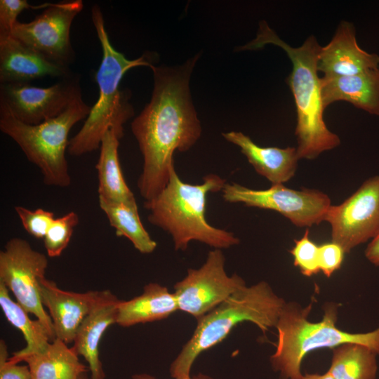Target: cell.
I'll return each mask as SVG.
<instances>
[{"label":"cell","instance_id":"obj_1","mask_svg":"<svg viewBox=\"0 0 379 379\" xmlns=\"http://www.w3.org/2000/svg\"><path fill=\"white\" fill-rule=\"evenodd\" d=\"M197 58L198 55L179 66H151V100L131 123L143 158L137 185L145 201L154 199L168 184L174 167V152L189 150L201 136L189 87Z\"/></svg>","mask_w":379,"mask_h":379},{"label":"cell","instance_id":"obj_2","mask_svg":"<svg viewBox=\"0 0 379 379\" xmlns=\"http://www.w3.org/2000/svg\"><path fill=\"white\" fill-rule=\"evenodd\" d=\"M266 44L282 48L288 56L292 70L286 83L293 93L297 114L295 135L299 159H314L321 153L338 147V135L326 126L322 102L321 82L318 76V57L321 46L313 35L298 47H293L281 39L267 23L262 20L256 37L239 50H257Z\"/></svg>","mask_w":379,"mask_h":379},{"label":"cell","instance_id":"obj_3","mask_svg":"<svg viewBox=\"0 0 379 379\" xmlns=\"http://www.w3.org/2000/svg\"><path fill=\"white\" fill-rule=\"evenodd\" d=\"M225 184L214 173L204 176L201 184H189L173 167L164 189L144 203L149 211L147 220L171 236L176 251H185L192 241L218 249L237 245L240 241L234 233L212 226L206 218L208 194L222 191Z\"/></svg>","mask_w":379,"mask_h":379},{"label":"cell","instance_id":"obj_4","mask_svg":"<svg viewBox=\"0 0 379 379\" xmlns=\"http://www.w3.org/2000/svg\"><path fill=\"white\" fill-rule=\"evenodd\" d=\"M285 305L283 298L264 281L240 288L197 320L192 337L171 364V376L173 379L190 378L197 358L222 342L241 322H251L265 333L276 326Z\"/></svg>","mask_w":379,"mask_h":379},{"label":"cell","instance_id":"obj_5","mask_svg":"<svg viewBox=\"0 0 379 379\" xmlns=\"http://www.w3.org/2000/svg\"><path fill=\"white\" fill-rule=\"evenodd\" d=\"M91 18L102 51L101 63L95 74L99 95L82 127L69 140L67 152L73 157L100 148L102 138L109 128L123 126L133 116V107L126 93L119 89V84L129 69L152 65L145 55L129 60L114 48L105 29L102 11L97 4L91 8Z\"/></svg>","mask_w":379,"mask_h":379},{"label":"cell","instance_id":"obj_6","mask_svg":"<svg viewBox=\"0 0 379 379\" xmlns=\"http://www.w3.org/2000/svg\"><path fill=\"white\" fill-rule=\"evenodd\" d=\"M312 303L305 308L286 303L276 325L277 343L270 357L272 368L281 379H300L301 363L309 352L320 348H333L345 343L368 347L379 355V327L371 332L351 333L337 328V307L326 304L321 321L307 319Z\"/></svg>","mask_w":379,"mask_h":379},{"label":"cell","instance_id":"obj_7","mask_svg":"<svg viewBox=\"0 0 379 379\" xmlns=\"http://www.w3.org/2000/svg\"><path fill=\"white\" fill-rule=\"evenodd\" d=\"M91 109L81 95L58 116L30 125L19 121L0 106V130L16 142L29 161L39 168L46 185L66 187L71 184L65 156L69 133L76 124L87 118Z\"/></svg>","mask_w":379,"mask_h":379},{"label":"cell","instance_id":"obj_8","mask_svg":"<svg viewBox=\"0 0 379 379\" xmlns=\"http://www.w3.org/2000/svg\"><path fill=\"white\" fill-rule=\"evenodd\" d=\"M222 193L228 203L277 211L299 227H310L324 221L331 206L328 196L318 190H295L282 184L272 185L266 190H253L226 182Z\"/></svg>","mask_w":379,"mask_h":379},{"label":"cell","instance_id":"obj_9","mask_svg":"<svg viewBox=\"0 0 379 379\" xmlns=\"http://www.w3.org/2000/svg\"><path fill=\"white\" fill-rule=\"evenodd\" d=\"M48 261L27 241L14 237L0 252V282L14 295L16 302L36 317L55 338L53 323L40 295V281L45 277Z\"/></svg>","mask_w":379,"mask_h":379},{"label":"cell","instance_id":"obj_10","mask_svg":"<svg viewBox=\"0 0 379 379\" xmlns=\"http://www.w3.org/2000/svg\"><path fill=\"white\" fill-rule=\"evenodd\" d=\"M225 265L222 249L214 248L199 268L188 269L187 275L174 285L179 310L198 320L246 286L238 274L229 276Z\"/></svg>","mask_w":379,"mask_h":379},{"label":"cell","instance_id":"obj_11","mask_svg":"<svg viewBox=\"0 0 379 379\" xmlns=\"http://www.w3.org/2000/svg\"><path fill=\"white\" fill-rule=\"evenodd\" d=\"M83 7L81 0L51 3L31 22L18 21L11 35L48 60L69 67L74 56L70 29Z\"/></svg>","mask_w":379,"mask_h":379},{"label":"cell","instance_id":"obj_12","mask_svg":"<svg viewBox=\"0 0 379 379\" xmlns=\"http://www.w3.org/2000/svg\"><path fill=\"white\" fill-rule=\"evenodd\" d=\"M331 228L332 241L345 253L379 233V176L367 179L338 206H331L324 220Z\"/></svg>","mask_w":379,"mask_h":379},{"label":"cell","instance_id":"obj_13","mask_svg":"<svg viewBox=\"0 0 379 379\" xmlns=\"http://www.w3.org/2000/svg\"><path fill=\"white\" fill-rule=\"evenodd\" d=\"M79 81L72 74L46 88L29 83L1 84L0 106L19 121L36 125L60 114L81 95Z\"/></svg>","mask_w":379,"mask_h":379},{"label":"cell","instance_id":"obj_14","mask_svg":"<svg viewBox=\"0 0 379 379\" xmlns=\"http://www.w3.org/2000/svg\"><path fill=\"white\" fill-rule=\"evenodd\" d=\"M106 291H68L59 288L53 281L42 278L41 300L48 309L55 338L66 344L73 343L81 324L102 299Z\"/></svg>","mask_w":379,"mask_h":379},{"label":"cell","instance_id":"obj_15","mask_svg":"<svg viewBox=\"0 0 379 379\" xmlns=\"http://www.w3.org/2000/svg\"><path fill=\"white\" fill-rule=\"evenodd\" d=\"M379 55L362 50L356 39L354 25L343 20L330 42L321 46L318 57V71L325 77L355 75L378 69Z\"/></svg>","mask_w":379,"mask_h":379},{"label":"cell","instance_id":"obj_16","mask_svg":"<svg viewBox=\"0 0 379 379\" xmlns=\"http://www.w3.org/2000/svg\"><path fill=\"white\" fill-rule=\"evenodd\" d=\"M68 67L55 64L12 35L0 36V83H29L45 77L64 78Z\"/></svg>","mask_w":379,"mask_h":379},{"label":"cell","instance_id":"obj_17","mask_svg":"<svg viewBox=\"0 0 379 379\" xmlns=\"http://www.w3.org/2000/svg\"><path fill=\"white\" fill-rule=\"evenodd\" d=\"M119 301L110 291L107 290L102 299L86 317L76 333L72 347L86 361L91 379L105 378L99 356V345L107 328L117 322Z\"/></svg>","mask_w":379,"mask_h":379},{"label":"cell","instance_id":"obj_18","mask_svg":"<svg viewBox=\"0 0 379 379\" xmlns=\"http://www.w3.org/2000/svg\"><path fill=\"white\" fill-rule=\"evenodd\" d=\"M222 135L238 146L255 171L272 185H283L294 176L299 160L296 147H260L241 132L230 131Z\"/></svg>","mask_w":379,"mask_h":379},{"label":"cell","instance_id":"obj_19","mask_svg":"<svg viewBox=\"0 0 379 379\" xmlns=\"http://www.w3.org/2000/svg\"><path fill=\"white\" fill-rule=\"evenodd\" d=\"M325 109L336 101H347L357 108L379 116V69L338 77L320 79Z\"/></svg>","mask_w":379,"mask_h":379},{"label":"cell","instance_id":"obj_20","mask_svg":"<svg viewBox=\"0 0 379 379\" xmlns=\"http://www.w3.org/2000/svg\"><path fill=\"white\" fill-rule=\"evenodd\" d=\"M123 133V126H114L102 138L95 165L98 198L138 208L134 194L124 180L119 159L118 149Z\"/></svg>","mask_w":379,"mask_h":379},{"label":"cell","instance_id":"obj_21","mask_svg":"<svg viewBox=\"0 0 379 379\" xmlns=\"http://www.w3.org/2000/svg\"><path fill=\"white\" fill-rule=\"evenodd\" d=\"M178 309L174 293L166 286L149 283L143 292L129 300H120L118 304L116 324L129 327L138 324L159 321L168 318Z\"/></svg>","mask_w":379,"mask_h":379},{"label":"cell","instance_id":"obj_22","mask_svg":"<svg viewBox=\"0 0 379 379\" xmlns=\"http://www.w3.org/2000/svg\"><path fill=\"white\" fill-rule=\"evenodd\" d=\"M22 361L29 366L31 379H79L89 371L73 347L58 338L42 352L25 357Z\"/></svg>","mask_w":379,"mask_h":379},{"label":"cell","instance_id":"obj_23","mask_svg":"<svg viewBox=\"0 0 379 379\" xmlns=\"http://www.w3.org/2000/svg\"><path fill=\"white\" fill-rule=\"evenodd\" d=\"M0 305L7 321L22 333L26 345L13 352L9 361L19 364L29 355L44 351L54 340L51 333L39 319H31L29 313L9 295V290L0 282Z\"/></svg>","mask_w":379,"mask_h":379},{"label":"cell","instance_id":"obj_24","mask_svg":"<svg viewBox=\"0 0 379 379\" xmlns=\"http://www.w3.org/2000/svg\"><path fill=\"white\" fill-rule=\"evenodd\" d=\"M98 202L117 236L127 238L141 253L149 254L156 249L157 244L143 226L138 208L102 198H98Z\"/></svg>","mask_w":379,"mask_h":379},{"label":"cell","instance_id":"obj_25","mask_svg":"<svg viewBox=\"0 0 379 379\" xmlns=\"http://www.w3.org/2000/svg\"><path fill=\"white\" fill-rule=\"evenodd\" d=\"M377 354L367 346L345 343L333 350L328 372L334 379H375Z\"/></svg>","mask_w":379,"mask_h":379},{"label":"cell","instance_id":"obj_26","mask_svg":"<svg viewBox=\"0 0 379 379\" xmlns=\"http://www.w3.org/2000/svg\"><path fill=\"white\" fill-rule=\"evenodd\" d=\"M79 220V215L74 211L54 219L43 239L48 257L57 258L62 254L68 246Z\"/></svg>","mask_w":379,"mask_h":379},{"label":"cell","instance_id":"obj_27","mask_svg":"<svg viewBox=\"0 0 379 379\" xmlns=\"http://www.w3.org/2000/svg\"><path fill=\"white\" fill-rule=\"evenodd\" d=\"M294 243L293 248L290 251L294 258V265L306 277L317 274L320 271L319 246L310 239L309 229L305 230L302 237L295 239Z\"/></svg>","mask_w":379,"mask_h":379},{"label":"cell","instance_id":"obj_28","mask_svg":"<svg viewBox=\"0 0 379 379\" xmlns=\"http://www.w3.org/2000/svg\"><path fill=\"white\" fill-rule=\"evenodd\" d=\"M15 211L25 230L37 239H44L55 218L54 213L43 208L30 210L22 206H16Z\"/></svg>","mask_w":379,"mask_h":379},{"label":"cell","instance_id":"obj_29","mask_svg":"<svg viewBox=\"0 0 379 379\" xmlns=\"http://www.w3.org/2000/svg\"><path fill=\"white\" fill-rule=\"evenodd\" d=\"M51 3L32 6L26 0L0 1V36L11 35L18 15L25 9H41L48 7Z\"/></svg>","mask_w":379,"mask_h":379},{"label":"cell","instance_id":"obj_30","mask_svg":"<svg viewBox=\"0 0 379 379\" xmlns=\"http://www.w3.org/2000/svg\"><path fill=\"white\" fill-rule=\"evenodd\" d=\"M344 253L342 247L333 241L319 246V265L324 275L330 277L335 271L340 269Z\"/></svg>","mask_w":379,"mask_h":379},{"label":"cell","instance_id":"obj_31","mask_svg":"<svg viewBox=\"0 0 379 379\" xmlns=\"http://www.w3.org/2000/svg\"><path fill=\"white\" fill-rule=\"evenodd\" d=\"M8 352L4 340L0 341V379H31L27 365H20L9 361Z\"/></svg>","mask_w":379,"mask_h":379},{"label":"cell","instance_id":"obj_32","mask_svg":"<svg viewBox=\"0 0 379 379\" xmlns=\"http://www.w3.org/2000/svg\"><path fill=\"white\" fill-rule=\"evenodd\" d=\"M365 256L372 264L379 266V233L368 245Z\"/></svg>","mask_w":379,"mask_h":379},{"label":"cell","instance_id":"obj_33","mask_svg":"<svg viewBox=\"0 0 379 379\" xmlns=\"http://www.w3.org/2000/svg\"><path fill=\"white\" fill-rule=\"evenodd\" d=\"M132 379H157L154 376L147 373H137L132 375ZM189 379H213L211 376L199 373L198 374L191 376Z\"/></svg>","mask_w":379,"mask_h":379},{"label":"cell","instance_id":"obj_34","mask_svg":"<svg viewBox=\"0 0 379 379\" xmlns=\"http://www.w3.org/2000/svg\"><path fill=\"white\" fill-rule=\"evenodd\" d=\"M300 379H334V378L328 371H327L324 374L306 373L305 375H302Z\"/></svg>","mask_w":379,"mask_h":379},{"label":"cell","instance_id":"obj_35","mask_svg":"<svg viewBox=\"0 0 379 379\" xmlns=\"http://www.w3.org/2000/svg\"><path fill=\"white\" fill-rule=\"evenodd\" d=\"M79 379H91V378L88 377L86 373H84L80 376Z\"/></svg>","mask_w":379,"mask_h":379}]
</instances>
